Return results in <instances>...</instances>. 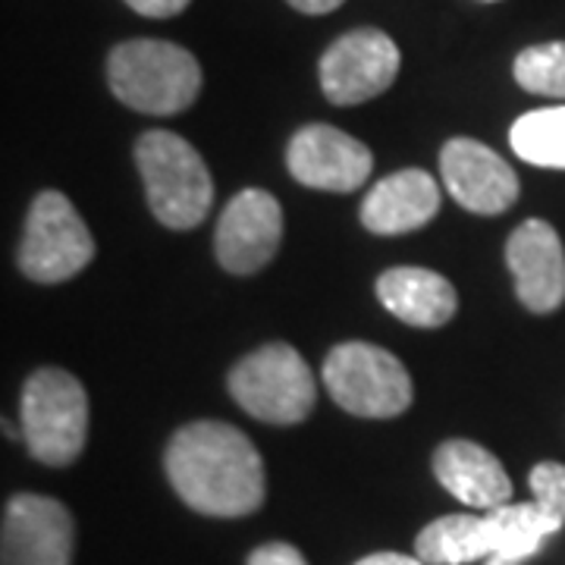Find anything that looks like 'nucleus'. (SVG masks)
<instances>
[{
  "label": "nucleus",
  "instance_id": "nucleus-20",
  "mask_svg": "<svg viewBox=\"0 0 565 565\" xmlns=\"http://www.w3.org/2000/svg\"><path fill=\"white\" fill-rule=\"evenodd\" d=\"M527 484H531V493H534V503L541 505V509H546L550 515H556L565 525V465H534Z\"/></svg>",
  "mask_w": 565,
  "mask_h": 565
},
{
  "label": "nucleus",
  "instance_id": "nucleus-25",
  "mask_svg": "<svg viewBox=\"0 0 565 565\" xmlns=\"http://www.w3.org/2000/svg\"><path fill=\"white\" fill-rule=\"evenodd\" d=\"M525 559L522 556H512V553H500V556H490L487 565H522Z\"/></svg>",
  "mask_w": 565,
  "mask_h": 565
},
{
  "label": "nucleus",
  "instance_id": "nucleus-13",
  "mask_svg": "<svg viewBox=\"0 0 565 565\" xmlns=\"http://www.w3.org/2000/svg\"><path fill=\"white\" fill-rule=\"evenodd\" d=\"M440 173L456 202L471 214H503L519 199V177L481 141L449 139L440 151Z\"/></svg>",
  "mask_w": 565,
  "mask_h": 565
},
{
  "label": "nucleus",
  "instance_id": "nucleus-21",
  "mask_svg": "<svg viewBox=\"0 0 565 565\" xmlns=\"http://www.w3.org/2000/svg\"><path fill=\"white\" fill-rule=\"evenodd\" d=\"M245 565H308L305 556L292 544H264L258 550H252L248 563Z\"/></svg>",
  "mask_w": 565,
  "mask_h": 565
},
{
  "label": "nucleus",
  "instance_id": "nucleus-10",
  "mask_svg": "<svg viewBox=\"0 0 565 565\" xmlns=\"http://www.w3.org/2000/svg\"><path fill=\"white\" fill-rule=\"evenodd\" d=\"M76 525L70 509L51 497L17 493L3 505L0 565H70Z\"/></svg>",
  "mask_w": 565,
  "mask_h": 565
},
{
  "label": "nucleus",
  "instance_id": "nucleus-19",
  "mask_svg": "<svg viewBox=\"0 0 565 565\" xmlns=\"http://www.w3.org/2000/svg\"><path fill=\"white\" fill-rule=\"evenodd\" d=\"M515 82L531 95L565 98V41L534 44L515 57Z\"/></svg>",
  "mask_w": 565,
  "mask_h": 565
},
{
  "label": "nucleus",
  "instance_id": "nucleus-22",
  "mask_svg": "<svg viewBox=\"0 0 565 565\" xmlns=\"http://www.w3.org/2000/svg\"><path fill=\"white\" fill-rule=\"evenodd\" d=\"M136 13L141 17H151V20H170V17H180L182 10L192 3V0H126Z\"/></svg>",
  "mask_w": 565,
  "mask_h": 565
},
{
  "label": "nucleus",
  "instance_id": "nucleus-2",
  "mask_svg": "<svg viewBox=\"0 0 565 565\" xmlns=\"http://www.w3.org/2000/svg\"><path fill=\"white\" fill-rule=\"evenodd\" d=\"M559 527L563 522L537 503H505L487 515H444L418 534L415 556L424 565H468L512 553L527 563Z\"/></svg>",
  "mask_w": 565,
  "mask_h": 565
},
{
  "label": "nucleus",
  "instance_id": "nucleus-11",
  "mask_svg": "<svg viewBox=\"0 0 565 565\" xmlns=\"http://www.w3.org/2000/svg\"><path fill=\"white\" fill-rule=\"evenodd\" d=\"M286 167L308 189L355 192L371 177L374 158L364 141L352 139L343 129L311 122L289 141Z\"/></svg>",
  "mask_w": 565,
  "mask_h": 565
},
{
  "label": "nucleus",
  "instance_id": "nucleus-24",
  "mask_svg": "<svg viewBox=\"0 0 565 565\" xmlns=\"http://www.w3.org/2000/svg\"><path fill=\"white\" fill-rule=\"evenodd\" d=\"M299 13H311V17H321V13H330V10H337L340 3L345 0H289Z\"/></svg>",
  "mask_w": 565,
  "mask_h": 565
},
{
  "label": "nucleus",
  "instance_id": "nucleus-9",
  "mask_svg": "<svg viewBox=\"0 0 565 565\" xmlns=\"http://www.w3.org/2000/svg\"><path fill=\"white\" fill-rule=\"evenodd\" d=\"M399 47L381 29H355L337 39L321 57V88L327 102L352 107L384 95L399 73Z\"/></svg>",
  "mask_w": 565,
  "mask_h": 565
},
{
  "label": "nucleus",
  "instance_id": "nucleus-16",
  "mask_svg": "<svg viewBox=\"0 0 565 565\" xmlns=\"http://www.w3.org/2000/svg\"><path fill=\"white\" fill-rule=\"evenodd\" d=\"M434 475L437 481L465 505L475 509H500L512 500V481L503 462L471 440H446L434 452Z\"/></svg>",
  "mask_w": 565,
  "mask_h": 565
},
{
  "label": "nucleus",
  "instance_id": "nucleus-18",
  "mask_svg": "<svg viewBox=\"0 0 565 565\" xmlns=\"http://www.w3.org/2000/svg\"><path fill=\"white\" fill-rule=\"evenodd\" d=\"M509 141L522 161L565 170V107H544L519 117L509 129Z\"/></svg>",
  "mask_w": 565,
  "mask_h": 565
},
{
  "label": "nucleus",
  "instance_id": "nucleus-7",
  "mask_svg": "<svg viewBox=\"0 0 565 565\" xmlns=\"http://www.w3.org/2000/svg\"><path fill=\"white\" fill-rule=\"evenodd\" d=\"M323 386L330 399L359 418H396L412 405V377L405 364L371 343H343L323 359Z\"/></svg>",
  "mask_w": 565,
  "mask_h": 565
},
{
  "label": "nucleus",
  "instance_id": "nucleus-17",
  "mask_svg": "<svg viewBox=\"0 0 565 565\" xmlns=\"http://www.w3.org/2000/svg\"><path fill=\"white\" fill-rule=\"evenodd\" d=\"M377 299L393 318L412 327H444L459 308L452 282L427 267H393L381 274Z\"/></svg>",
  "mask_w": 565,
  "mask_h": 565
},
{
  "label": "nucleus",
  "instance_id": "nucleus-5",
  "mask_svg": "<svg viewBox=\"0 0 565 565\" xmlns=\"http://www.w3.org/2000/svg\"><path fill=\"white\" fill-rule=\"evenodd\" d=\"M22 440L32 459L63 468L76 462L88 440L85 386L61 367H41L22 386Z\"/></svg>",
  "mask_w": 565,
  "mask_h": 565
},
{
  "label": "nucleus",
  "instance_id": "nucleus-23",
  "mask_svg": "<svg viewBox=\"0 0 565 565\" xmlns=\"http://www.w3.org/2000/svg\"><path fill=\"white\" fill-rule=\"evenodd\" d=\"M355 565H424L418 556H405V553H371Z\"/></svg>",
  "mask_w": 565,
  "mask_h": 565
},
{
  "label": "nucleus",
  "instance_id": "nucleus-3",
  "mask_svg": "<svg viewBox=\"0 0 565 565\" xmlns=\"http://www.w3.org/2000/svg\"><path fill=\"white\" fill-rule=\"evenodd\" d=\"M107 82L126 107L170 117L195 104L202 92V66L173 41L132 39L110 51Z\"/></svg>",
  "mask_w": 565,
  "mask_h": 565
},
{
  "label": "nucleus",
  "instance_id": "nucleus-6",
  "mask_svg": "<svg viewBox=\"0 0 565 565\" xmlns=\"http://www.w3.org/2000/svg\"><path fill=\"white\" fill-rule=\"evenodd\" d=\"M230 393L252 418L299 424L311 415L318 390L302 355L286 343H270L245 355L230 371Z\"/></svg>",
  "mask_w": 565,
  "mask_h": 565
},
{
  "label": "nucleus",
  "instance_id": "nucleus-12",
  "mask_svg": "<svg viewBox=\"0 0 565 565\" xmlns=\"http://www.w3.org/2000/svg\"><path fill=\"white\" fill-rule=\"evenodd\" d=\"M282 239V207L264 189H245L223 207L217 223V262L230 270L248 277L262 270L277 255Z\"/></svg>",
  "mask_w": 565,
  "mask_h": 565
},
{
  "label": "nucleus",
  "instance_id": "nucleus-4",
  "mask_svg": "<svg viewBox=\"0 0 565 565\" xmlns=\"http://www.w3.org/2000/svg\"><path fill=\"white\" fill-rule=\"evenodd\" d=\"M136 163L148 204L163 226L192 230L207 217L214 204V180L189 141L167 129H151L136 145Z\"/></svg>",
  "mask_w": 565,
  "mask_h": 565
},
{
  "label": "nucleus",
  "instance_id": "nucleus-14",
  "mask_svg": "<svg viewBox=\"0 0 565 565\" xmlns=\"http://www.w3.org/2000/svg\"><path fill=\"white\" fill-rule=\"evenodd\" d=\"M515 292L534 315H550L565 302V248L546 221H525L505 243Z\"/></svg>",
  "mask_w": 565,
  "mask_h": 565
},
{
  "label": "nucleus",
  "instance_id": "nucleus-8",
  "mask_svg": "<svg viewBox=\"0 0 565 565\" xmlns=\"http://www.w3.org/2000/svg\"><path fill=\"white\" fill-rule=\"evenodd\" d=\"M95 258V239L63 192H41L29 207L20 270L35 282H63Z\"/></svg>",
  "mask_w": 565,
  "mask_h": 565
},
{
  "label": "nucleus",
  "instance_id": "nucleus-1",
  "mask_svg": "<svg viewBox=\"0 0 565 565\" xmlns=\"http://www.w3.org/2000/svg\"><path fill=\"white\" fill-rule=\"evenodd\" d=\"M163 465L182 503L202 515L243 519L262 509L267 493L262 456L233 424H185L170 437Z\"/></svg>",
  "mask_w": 565,
  "mask_h": 565
},
{
  "label": "nucleus",
  "instance_id": "nucleus-15",
  "mask_svg": "<svg viewBox=\"0 0 565 565\" xmlns=\"http://www.w3.org/2000/svg\"><path fill=\"white\" fill-rule=\"evenodd\" d=\"M440 211V185L418 167L381 180L362 202L364 230L377 236H403L422 230Z\"/></svg>",
  "mask_w": 565,
  "mask_h": 565
}]
</instances>
